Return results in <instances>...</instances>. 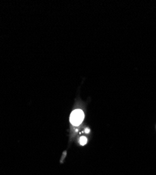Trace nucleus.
<instances>
[{
    "instance_id": "f257e3e1",
    "label": "nucleus",
    "mask_w": 156,
    "mask_h": 175,
    "mask_svg": "<svg viewBox=\"0 0 156 175\" xmlns=\"http://www.w3.org/2000/svg\"><path fill=\"white\" fill-rule=\"evenodd\" d=\"M84 118H85V114L82 110L75 109L70 114V121L73 126H78L82 123Z\"/></svg>"
},
{
    "instance_id": "f03ea898",
    "label": "nucleus",
    "mask_w": 156,
    "mask_h": 175,
    "mask_svg": "<svg viewBox=\"0 0 156 175\" xmlns=\"http://www.w3.org/2000/svg\"><path fill=\"white\" fill-rule=\"evenodd\" d=\"M87 139L85 137H81L80 139V144L81 145H85L86 144H87Z\"/></svg>"
},
{
    "instance_id": "7ed1b4c3",
    "label": "nucleus",
    "mask_w": 156,
    "mask_h": 175,
    "mask_svg": "<svg viewBox=\"0 0 156 175\" xmlns=\"http://www.w3.org/2000/svg\"><path fill=\"white\" fill-rule=\"evenodd\" d=\"M89 132H90V130H89L88 128H87V129H86V130H85V133H89Z\"/></svg>"
}]
</instances>
